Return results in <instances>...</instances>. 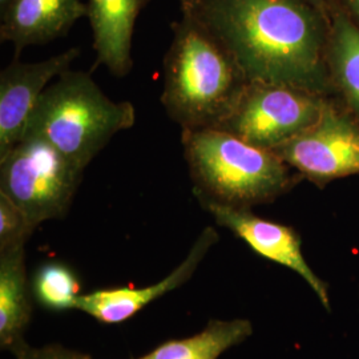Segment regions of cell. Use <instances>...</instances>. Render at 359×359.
Instances as JSON below:
<instances>
[{"mask_svg": "<svg viewBox=\"0 0 359 359\" xmlns=\"http://www.w3.org/2000/svg\"><path fill=\"white\" fill-rule=\"evenodd\" d=\"M8 1H10V0H0V13L7 7Z\"/></svg>", "mask_w": 359, "mask_h": 359, "instance_id": "obj_22", "label": "cell"}, {"mask_svg": "<svg viewBox=\"0 0 359 359\" xmlns=\"http://www.w3.org/2000/svg\"><path fill=\"white\" fill-rule=\"evenodd\" d=\"M253 334L249 320H210L204 330L188 338L169 339L139 358L218 359L231 347L245 342Z\"/></svg>", "mask_w": 359, "mask_h": 359, "instance_id": "obj_14", "label": "cell"}, {"mask_svg": "<svg viewBox=\"0 0 359 359\" xmlns=\"http://www.w3.org/2000/svg\"><path fill=\"white\" fill-rule=\"evenodd\" d=\"M48 142L25 137L0 157V192L8 196L36 229L65 217L83 177Z\"/></svg>", "mask_w": 359, "mask_h": 359, "instance_id": "obj_5", "label": "cell"}, {"mask_svg": "<svg viewBox=\"0 0 359 359\" xmlns=\"http://www.w3.org/2000/svg\"><path fill=\"white\" fill-rule=\"evenodd\" d=\"M148 0H90V19L96 65H105L115 76L132 69V39L136 19Z\"/></svg>", "mask_w": 359, "mask_h": 359, "instance_id": "obj_12", "label": "cell"}, {"mask_svg": "<svg viewBox=\"0 0 359 359\" xmlns=\"http://www.w3.org/2000/svg\"><path fill=\"white\" fill-rule=\"evenodd\" d=\"M129 102L111 100L88 72L71 68L39 97L25 137H38L84 170L116 133L135 126Z\"/></svg>", "mask_w": 359, "mask_h": 359, "instance_id": "obj_4", "label": "cell"}, {"mask_svg": "<svg viewBox=\"0 0 359 359\" xmlns=\"http://www.w3.org/2000/svg\"><path fill=\"white\" fill-rule=\"evenodd\" d=\"M182 15H193L205 3V0H179Z\"/></svg>", "mask_w": 359, "mask_h": 359, "instance_id": "obj_19", "label": "cell"}, {"mask_svg": "<svg viewBox=\"0 0 359 359\" xmlns=\"http://www.w3.org/2000/svg\"><path fill=\"white\" fill-rule=\"evenodd\" d=\"M34 231L23 210L0 192V252L25 246Z\"/></svg>", "mask_w": 359, "mask_h": 359, "instance_id": "obj_17", "label": "cell"}, {"mask_svg": "<svg viewBox=\"0 0 359 359\" xmlns=\"http://www.w3.org/2000/svg\"><path fill=\"white\" fill-rule=\"evenodd\" d=\"M306 3H309L311 7H314V8H320L322 7V4H323V0H305Z\"/></svg>", "mask_w": 359, "mask_h": 359, "instance_id": "obj_21", "label": "cell"}, {"mask_svg": "<svg viewBox=\"0 0 359 359\" xmlns=\"http://www.w3.org/2000/svg\"><path fill=\"white\" fill-rule=\"evenodd\" d=\"M201 205L215 217L219 226L229 229L258 256L295 271L318 297L322 306L327 311L332 310L329 285L309 266L301 249V237L293 228L258 217L250 209L245 208L217 203H204Z\"/></svg>", "mask_w": 359, "mask_h": 359, "instance_id": "obj_8", "label": "cell"}, {"mask_svg": "<svg viewBox=\"0 0 359 359\" xmlns=\"http://www.w3.org/2000/svg\"><path fill=\"white\" fill-rule=\"evenodd\" d=\"M34 294L27 276L26 245L0 252V346L13 354L27 345Z\"/></svg>", "mask_w": 359, "mask_h": 359, "instance_id": "obj_13", "label": "cell"}, {"mask_svg": "<svg viewBox=\"0 0 359 359\" xmlns=\"http://www.w3.org/2000/svg\"><path fill=\"white\" fill-rule=\"evenodd\" d=\"M0 39L19 55L26 47L46 44L65 35L87 16L83 0H10L1 11Z\"/></svg>", "mask_w": 359, "mask_h": 359, "instance_id": "obj_11", "label": "cell"}, {"mask_svg": "<svg viewBox=\"0 0 359 359\" xmlns=\"http://www.w3.org/2000/svg\"><path fill=\"white\" fill-rule=\"evenodd\" d=\"M218 238L217 231L208 226L200 233L187 258L161 281L140 289L111 287L81 294L77 299V310L105 325L128 321L156 299L188 283Z\"/></svg>", "mask_w": 359, "mask_h": 359, "instance_id": "obj_10", "label": "cell"}, {"mask_svg": "<svg viewBox=\"0 0 359 359\" xmlns=\"http://www.w3.org/2000/svg\"><path fill=\"white\" fill-rule=\"evenodd\" d=\"M327 104L317 93L281 84L249 83L218 129L274 151L316 126Z\"/></svg>", "mask_w": 359, "mask_h": 359, "instance_id": "obj_6", "label": "cell"}, {"mask_svg": "<svg viewBox=\"0 0 359 359\" xmlns=\"http://www.w3.org/2000/svg\"><path fill=\"white\" fill-rule=\"evenodd\" d=\"M35 302L50 311L76 309L81 295V283L76 271L62 261H47L39 265L31 278Z\"/></svg>", "mask_w": 359, "mask_h": 359, "instance_id": "obj_16", "label": "cell"}, {"mask_svg": "<svg viewBox=\"0 0 359 359\" xmlns=\"http://www.w3.org/2000/svg\"><path fill=\"white\" fill-rule=\"evenodd\" d=\"M350 3V7L353 8L354 13L359 18V0H348Z\"/></svg>", "mask_w": 359, "mask_h": 359, "instance_id": "obj_20", "label": "cell"}, {"mask_svg": "<svg viewBox=\"0 0 359 359\" xmlns=\"http://www.w3.org/2000/svg\"><path fill=\"white\" fill-rule=\"evenodd\" d=\"M299 173L325 184L359 173V126L326 105L320 121L273 151Z\"/></svg>", "mask_w": 359, "mask_h": 359, "instance_id": "obj_7", "label": "cell"}, {"mask_svg": "<svg viewBox=\"0 0 359 359\" xmlns=\"http://www.w3.org/2000/svg\"><path fill=\"white\" fill-rule=\"evenodd\" d=\"M80 56L77 47L38 63L15 59L0 74V157L26 136L29 117L50 81L60 76Z\"/></svg>", "mask_w": 359, "mask_h": 359, "instance_id": "obj_9", "label": "cell"}, {"mask_svg": "<svg viewBox=\"0 0 359 359\" xmlns=\"http://www.w3.org/2000/svg\"><path fill=\"white\" fill-rule=\"evenodd\" d=\"M182 145L201 204L249 209L276 200L293 185L287 164L278 154L226 130H182Z\"/></svg>", "mask_w": 359, "mask_h": 359, "instance_id": "obj_3", "label": "cell"}, {"mask_svg": "<svg viewBox=\"0 0 359 359\" xmlns=\"http://www.w3.org/2000/svg\"><path fill=\"white\" fill-rule=\"evenodd\" d=\"M330 63L337 84L359 116V28L342 15L334 22Z\"/></svg>", "mask_w": 359, "mask_h": 359, "instance_id": "obj_15", "label": "cell"}, {"mask_svg": "<svg viewBox=\"0 0 359 359\" xmlns=\"http://www.w3.org/2000/svg\"><path fill=\"white\" fill-rule=\"evenodd\" d=\"M193 16L231 52L249 83L325 90V32L305 0H205Z\"/></svg>", "mask_w": 359, "mask_h": 359, "instance_id": "obj_1", "label": "cell"}, {"mask_svg": "<svg viewBox=\"0 0 359 359\" xmlns=\"http://www.w3.org/2000/svg\"><path fill=\"white\" fill-rule=\"evenodd\" d=\"M16 359H93L88 354L62 345L32 347L28 344L13 354Z\"/></svg>", "mask_w": 359, "mask_h": 359, "instance_id": "obj_18", "label": "cell"}, {"mask_svg": "<svg viewBox=\"0 0 359 359\" xmlns=\"http://www.w3.org/2000/svg\"><path fill=\"white\" fill-rule=\"evenodd\" d=\"M161 103L182 130L218 128L249 84L231 52L196 16L173 23Z\"/></svg>", "mask_w": 359, "mask_h": 359, "instance_id": "obj_2", "label": "cell"}]
</instances>
